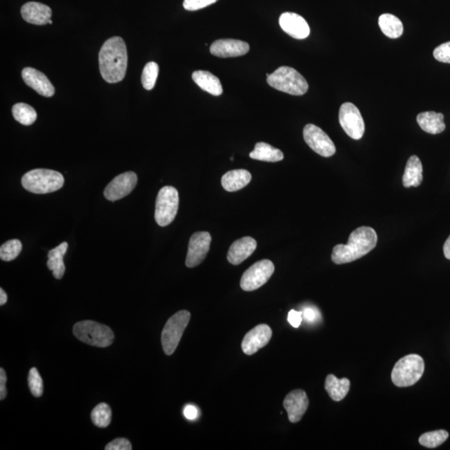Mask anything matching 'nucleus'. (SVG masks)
Masks as SVG:
<instances>
[{
    "instance_id": "1",
    "label": "nucleus",
    "mask_w": 450,
    "mask_h": 450,
    "mask_svg": "<svg viewBox=\"0 0 450 450\" xmlns=\"http://www.w3.org/2000/svg\"><path fill=\"white\" fill-rule=\"evenodd\" d=\"M99 70L106 82L122 81L128 64L126 44L120 37L108 39L103 44L99 54Z\"/></svg>"
},
{
    "instance_id": "2",
    "label": "nucleus",
    "mask_w": 450,
    "mask_h": 450,
    "mask_svg": "<svg viewBox=\"0 0 450 450\" xmlns=\"http://www.w3.org/2000/svg\"><path fill=\"white\" fill-rule=\"evenodd\" d=\"M378 236L371 227L362 226L356 228L349 237L347 244H337L332 252V261L336 264L353 262L375 248Z\"/></svg>"
},
{
    "instance_id": "3",
    "label": "nucleus",
    "mask_w": 450,
    "mask_h": 450,
    "mask_svg": "<svg viewBox=\"0 0 450 450\" xmlns=\"http://www.w3.org/2000/svg\"><path fill=\"white\" fill-rule=\"evenodd\" d=\"M63 176L58 171L36 168L27 172L22 178V186L33 194H49L63 186Z\"/></svg>"
},
{
    "instance_id": "4",
    "label": "nucleus",
    "mask_w": 450,
    "mask_h": 450,
    "mask_svg": "<svg viewBox=\"0 0 450 450\" xmlns=\"http://www.w3.org/2000/svg\"><path fill=\"white\" fill-rule=\"evenodd\" d=\"M424 372L423 358L412 353L398 361L393 369L391 379L397 387H409L421 379Z\"/></svg>"
},
{
    "instance_id": "5",
    "label": "nucleus",
    "mask_w": 450,
    "mask_h": 450,
    "mask_svg": "<svg viewBox=\"0 0 450 450\" xmlns=\"http://www.w3.org/2000/svg\"><path fill=\"white\" fill-rule=\"evenodd\" d=\"M267 83L275 90L291 95H304L307 93L306 79L293 68L282 66L267 77Z\"/></svg>"
},
{
    "instance_id": "6",
    "label": "nucleus",
    "mask_w": 450,
    "mask_h": 450,
    "mask_svg": "<svg viewBox=\"0 0 450 450\" xmlns=\"http://www.w3.org/2000/svg\"><path fill=\"white\" fill-rule=\"evenodd\" d=\"M74 335L83 343L99 348L110 346L115 333L110 327L92 320L80 321L75 324Z\"/></svg>"
},
{
    "instance_id": "7",
    "label": "nucleus",
    "mask_w": 450,
    "mask_h": 450,
    "mask_svg": "<svg viewBox=\"0 0 450 450\" xmlns=\"http://www.w3.org/2000/svg\"><path fill=\"white\" fill-rule=\"evenodd\" d=\"M190 313L187 311L177 312L168 319L162 331V342L164 352L172 355L180 342L184 331L190 320Z\"/></svg>"
},
{
    "instance_id": "8",
    "label": "nucleus",
    "mask_w": 450,
    "mask_h": 450,
    "mask_svg": "<svg viewBox=\"0 0 450 450\" xmlns=\"http://www.w3.org/2000/svg\"><path fill=\"white\" fill-rule=\"evenodd\" d=\"M179 203V192L175 187L164 186L159 190L155 213L156 223L159 226H168L174 221L178 213Z\"/></svg>"
},
{
    "instance_id": "9",
    "label": "nucleus",
    "mask_w": 450,
    "mask_h": 450,
    "mask_svg": "<svg viewBox=\"0 0 450 450\" xmlns=\"http://www.w3.org/2000/svg\"><path fill=\"white\" fill-rule=\"evenodd\" d=\"M275 272L272 261L263 260L248 268L240 280V287L244 291H254L268 282Z\"/></svg>"
},
{
    "instance_id": "10",
    "label": "nucleus",
    "mask_w": 450,
    "mask_h": 450,
    "mask_svg": "<svg viewBox=\"0 0 450 450\" xmlns=\"http://www.w3.org/2000/svg\"><path fill=\"white\" fill-rule=\"evenodd\" d=\"M339 120L341 127L353 139H360L365 130L364 121L359 108L352 103H344L340 108Z\"/></svg>"
},
{
    "instance_id": "11",
    "label": "nucleus",
    "mask_w": 450,
    "mask_h": 450,
    "mask_svg": "<svg viewBox=\"0 0 450 450\" xmlns=\"http://www.w3.org/2000/svg\"><path fill=\"white\" fill-rule=\"evenodd\" d=\"M303 135L304 141L317 154L326 158L335 154V144L320 127L309 124L304 127Z\"/></svg>"
},
{
    "instance_id": "12",
    "label": "nucleus",
    "mask_w": 450,
    "mask_h": 450,
    "mask_svg": "<svg viewBox=\"0 0 450 450\" xmlns=\"http://www.w3.org/2000/svg\"><path fill=\"white\" fill-rule=\"evenodd\" d=\"M211 241L208 232H196L191 236L186 262L188 268H195L203 262L210 251Z\"/></svg>"
},
{
    "instance_id": "13",
    "label": "nucleus",
    "mask_w": 450,
    "mask_h": 450,
    "mask_svg": "<svg viewBox=\"0 0 450 450\" xmlns=\"http://www.w3.org/2000/svg\"><path fill=\"white\" fill-rule=\"evenodd\" d=\"M138 177L134 172H126L115 177L112 182L108 184L104 191V197L108 200H119L130 195L137 186Z\"/></svg>"
},
{
    "instance_id": "14",
    "label": "nucleus",
    "mask_w": 450,
    "mask_h": 450,
    "mask_svg": "<svg viewBox=\"0 0 450 450\" xmlns=\"http://www.w3.org/2000/svg\"><path fill=\"white\" fill-rule=\"evenodd\" d=\"M272 338V329L267 324L257 325L246 333L242 341V351L247 355H255L268 344Z\"/></svg>"
},
{
    "instance_id": "15",
    "label": "nucleus",
    "mask_w": 450,
    "mask_h": 450,
    "mask_svg": "<svg viewBox=\"0 0 450 450\" xmlns=\"http://www.w3.org/2000/svg\"><path fill=\"white\" fill-rule=\"evenodd\" d=\"M284 407L291 423H298L309 407V399L302 389H295L288 393L284 400Z\"/></svg>"
},
{
    "instance_id": "16",
    "label": "nucleus",
    "mask_w": 450,
    "mask_h": 450,
    "mask_svg": "<svg viewBox=\"0 0 450 450\" xmlns=\"http://www.w3.org/2000/svg\"><path fill=\"white\" fill-rule=\"evenodd\" d=\"M250 46L238 39H219L211 44V53L216 57L233 58L246 55Z\"/></svg>"
},
{
    "instance_id": "17",
    "label": "nucleus",
    "mask_w": 450,
    "mask_h": 450,
    "mask_svg": "<svg viewBox=\"0 0 450 450\" xmlns=\"http://www.w3.org/2000/svg\"><path fill=\"white\" fill-rule=\"evenodd\" d=\"M280 26L285 33L297 39H306L311 29L306 20L295 13H284L280 17Z\"/></svg>"
},
{
    "instance_id": "18",
    "label": "nucleus",
    "mask_w": 450,
    "mask_h": 450,
    "mask_svg": "<svg viewBox=\"0 0 450 450\" xmlns=\"http://www.w3.org/2000/svg\"><path fill=\"white\" fill-rule=\"evenodd\" d=\"M22 78L28 86L44 97H52L55 95V87L49 79L34 68H25L22 71Z\"/></svg>"
},
{
    "instance_id": "19",
    "label": "nucleus",
    "mask_w": 450,
    "mask_h": 450,
    "mask_svg": "<svg viewBox=\"0 0 450 450\" xmlns=\"http://www.w3.org/2000/svg\"><path fill=\"white\" fill-rule=\"evenodd\" d=\"M21 14L23 19L32 25L44 26L50 23L52 10L43 3L28 2L22 6Z\"/></svg>"
},
{
    "instance_id": "20",
    "label": "nucleus",
    "mask_w": 450,
    "mask_h": 450,
    "mask_svg": "<svg viewBox=\"0 0 450 450\" xmlns=\"http://www.w3.org/2000/svg\"><path fill=\"white\" fill-rule=\"evenodd\" d=\"M256 248V240L251 237H244V238L235 241L228 252V262L234 265L243 263L255 252Z\"/></svg>"
},
{
    "instance_id": "21",
    "label": "nucleus",
    "mask_w": 450,
    "mask_h": 450,
    "mask_svg": "<svg viewBox=\"0 0 450 450\" xmlns=\"http://www.w3.org/2000/svg\"><path fill=\"white\" fill-rule=\"evenodd\" d=\"M444 116L441 112L428 111L421 112L417 116V122L426 133L438 135L445 130Z\"/></svg>"
},
{
    "instance_id": "22",
    "label": "nucleus",
    "mask_w": 450,
    "mask_h": 450,
    "mask_svg": "<svg viewBox=\"0 0 450 450\" xmlns=\"http://www.w3.org/2000/svg\"><path fill=\"white\" fill-rule=\"evenodd\" d=\"M252 175L245 170H235L228 171L222 177L221 184L225 190L235 192L242 190L251 182Z\"/></svg>"
},
{
    "instance_id": "23",
    "label": "nucleus",
    "mask_w": 450,
    "mask_h": 450,
    "mask_svg": "<svg viewBox=\"0 0 450 450\" xmlns=\"http://www.w3.org/2000/svg\"><path fill=\"white\" fill-rule=\"evenodd\" d=\"M193 80L197 86L212 95L219 96L223 93V87L220 80L211 72L197 70L192 75Z\"/></svg>"
},
{
    "instance_id": "24",
    "label": "nucleus",
    "mask_w": 450,
    "mask_h": 450,
    "mask_svg": "<svg viewBox=\"0 0 450 450\" xmlns=\"http://www.w3.org/2000/svg\"><path fill=\"white\" fill-rule=\"evenodd\" d=\"M423 182V166L419 157L413 155L409 159L403 175V186L405 188L420 186Z\"/></svg>"
},
{
    "instance_id": "25",
    "label": "nucleus",
    "mask_w": 450,
    "mask_h": 450,
    "mask_svg": "<svg viewBox=\"0 0 450 450\" xmlns=\"http://www.w3.org/2000/svg\"><path fill=\"white\" fill-rule=\"evenodd\" d=\"M324 388L333 400L340 402L348 395L351 389V381L346 378L338 379L335 375H329L325 380Z\"/></svg>"
},
{
    "instance_id": "26",
    "label": "nucleus",
    "mask_w": 450,
    "mask_h": 450,
    "mask_svg": "<svg viewBox=\"0 0 450 450\" xmlns=\"http://www.w3.org/2000/svg\"><path fill=\"white\" fill-rule=\"evenodd\" d=\"M68 250V244L63 242L59 246L53 248L48 254L47 266L50 271L53 272L55 279L60 280L66 273V265L63 263V256L66 254Z\"/></svg>"
},
{
    "instance_id": "27",
    "label": "nucleus",
    "mask_w": 450,
    "mask_h": 450,
    "mask_svg": "<svg viewBox=\"0 0 450 450\" xmlns=\"http://www.w3.org/2000/svg\"><path fill=\"white\" fill-rule=\"evenodd\" d=\"M250 157L253 159L265 162H279L284 159L282 151L264 142L257 143Z\"/></svg>"
},
{
    "instance_id": "28",
    "label": "nucleus",
    "mask_w": 450,
    "mask_h": 450,
    "mask_svg": "<svg viewBox=\"0 0 450 450\" xmlns=\"http://www.w3.org/2000/svg\"><path fill=\"white\" fill-rule=\"evenodd\" d=\"M379 26L384 35L391 39L400 38L404 32L403 23L396 16L384 14L379 18Z\"/></svg>"
},
{
    "instance_id": "29",
    "label": "nucleus",
    "mask_w": 450,
    "mask_h": 450,
    "mask_svg": "<svg viewBox=\"0 0 450 450\" xmlns=\"http://www.w3.org/2000/svg\"><path fill=\"white\" fill-rule=\"evenodd\" d=\"M12 114H13L16 121L23 124V126H31L37 119V112L35 108L25 103L14 104L12 108Z\"/></svg>"
},
{
    "instance_id": "30",
    "label": "nucleus",
    "mask_w": 450,
    "mask_h": 450,
    "mask_svg": "<svg viewBox=\"0 0 450 450\" xmlns=\"http://www.w3.org/2000/svg\"><path fill=\"white\" fill-rule=\"evenodd\" d=\"M112 411L110 405L101 403L91 413V420L99 428H107L111 423Z\"/></svg>"
},
{
    "instance_id": "31",
    "label": "nucleus",
    "mask_w": 450,
    "mask_h": 450,
    "mask_svg": "<svg viewBox=\"0 0 450 450\" xmlns=\"http://www.w3.org/2000/svg\"><path fill=\"white\" fill-rule=\"evenodd\" d=\"M448 438L449 433L441 429V431L424 433L420 436L419 442L421 445L424 446L426 448L433 449L443 444L448 440Z\"/></svg>"
},
{
    "instance_id": "32",
    "label": "nucleus",
    "mask_w": 450,
    "mask_h": 450,
    "mask_svg": "<svg viewBox=\"0 0 450 450\" xmlns=\"http://www.w3.org/2000/svg\"><path fill=\"white\" fill-rule=\"evenodd\" d=\"M22 251V244L19 239H11L0 247V258L3 261L14 260Z\"/></svg>"
},
{
    "instance_id": "33",
    "label": "nucleus",
    "mask_w": 450,
    "mask_h": 450,
    "mask_svg": "<svg viewBox=\"0 0 450 450\" xmlns=\"http://www.w3.org/2000/svg\"><path fill=\"white\" fill-rule=\"evenodd\" d=\"M159 75V66L155 62H150L144 68L141 81L143 87L147 90L154 88Z\"/></svg>"
},
{
    "instance_id": "34",
    "label": "nucleus",
    "mask_w": 450,
    "mask_h": 450,
    "mask_svg": "<svg viewBox=\"0 0 450 450\" xmlns=\"http://www.w3.org/2000/svg\"><path fill=\"white\" fill-rule=\"evenodd\" d=\"M30 391L35 397H41L43 393V383L41 376H40L38 369L32 368L29 373Z\"/></svg>"
},
{
    "instance_id": "35",
    "label": "nucleus",
    "mask_w": 450,
    "mask_h": 450,
    "mask_svg": "<svg viewBox=\"0 0 450 450\" xmlns=\"http://www.w3.org/2000/svg\"><path fill=\"white\" fill-rule=\"evenodd\" d=\"M218 0H184L183 6L188 11H196L210 6Z\"/></svg>"
},
{
    "instance_id": "36",
    "label": "nucleus",
    "mask_w": 450,
    "mask_h": 450,
    "mask_svg": "<svg viewBox=\"0 0 450 450\" xmlns=\"http://www.w3.org/2000/svg\"><path fill=\"white\" fill-rule=\"evenodd\" d=\"M433 57L438 61L450 63V41L440 44L433 50Z\"/></svg>"
},
{
    "instance_id": "37",
    "label": "nucleus",
    "mask_w": 450,
    "mask_h": 450,
    "mask_svg": "<svg viewBox=\"0 0 450 450\" xmlns=\"http://www.w3.org/2000/svg\"><path fill=\"white\" fill-rule=\"evenodd\" d=\"M106 450H131L130 442L124 438H119L108 443L106 446Z\"/></svg>"
},
{
    "instance_id": "38",
    "label": "nucleus",
    "mask_w": 450,
    "mask_h": 450,
    "mask_svg": "<svg viewBox=\"0 0 450 450\" xmlns=\"http://www.w3.org/2000/svg\"><path fill=\"white\" fill-rule=\"evenodd\" d=\"M303 320V313L302 312H299L292 309V311L288 312V323L292 325L294 328H299L301 323Z\"/></svg>"
},
{
    "instance_id": "39",
    "label": "nucleus",
    "mask_w": 450,
    "mask_h": 450,
    "mask_svg": "<svg viewBox=\"0 0 450 450\" xmlns=\"http://www.w3.org/2000/svg\"><path fill=\"white\" fill-rule=\"evenodd\" d=\"M6 381V373L5 369L1 368L0 369V400H5L7 395Z\"/></svg>"
},
{
    "instance_id": "40",
    "label": "nucleus",
    "mask_w": 450,
    "mask_h": 450,
    "mask_svg": "<svg viewBox=\"0 0 450 450\" xmlns=\"http://www.w3.org/2000/svg\"><path fill=\"white\" fill-rule=\"evenodd\" d=\"M184 415L188 420H195L199 415L198 409L193 405H187L184 409Z\"/></svg>"
},
{
    "instance_id": "41",
    "label": "nucleus",
    "mask_w": 450,
    "mask_h": 450,
    "mask_svg": "<svg viewBox=\"0 0 450 450\" xmlns=\"http://www.w3.org/2000/svg\"><path fill=\"white\" fill-rule=\"evenodd\" d=\"M303 319L307 321V322H313L316 320V312L313 311L311 308H306L302 312Z\"/></svg>"
},
{
    "instance_id": "42",
    "label": "nucleus",
    "mask_w": 450,
    "mask_h": 450,
    "mask_svg": "<svg viewBox=\"0 0 450 450\" xmlns=\"http://www.w3.org/2000/svg\"><path fill=\"white\" fill-rule=\"evenodd\" d=\"M444 254L446 259L450 260V236L444 243Z\"/></svg>"
},
{
    "instance_id": "43",
    "label": "nucleus",
    "mask_w": 450,
    "mask_h": 450,
    "mask_svg": "<svg viewBox=\"0 0 450 450\" xmlns=\"http://www.w3.org/2000/svg\"><path fill=\"white\" fill-rule=\"evenodd\" d=\"M8 300V296L5 291L3 288H0V305L3 306V304H6Z\"/></svg>"
}]
</instances>
